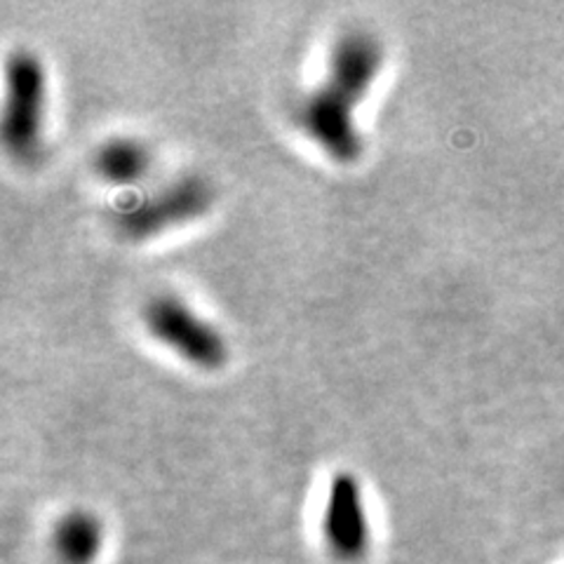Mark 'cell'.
Returning a JSON list of instances; mask_svg holds the SVG:
<instances>
[{"mask_svg":"<svg viewBox=\"0 0 564 564\" xmlns=\"http://www.w3.org/2000/svg\"><path fill=\"white\" fill-rule=\"evenodd\" d=\"M212 205L215 186L203 174H182L155 191L118 203L113 226L122 238L144 242L205 217Z\"/></svg>","mask_w":564,"mask_h":564,"instance_id":"1","label":"cell"},{"mask_svg":"<svg viewBox=\"0 0 564 564\" xmlns=\"http://www.w3.org/2000/svg\"><path fill=\"white\" fill-rule=\"evenodd\" d=\"M141 325L151 339L200 372H217L231 356L224 334L176 294H153L141 308Z\"/></svg>","mask_w":564,"mask_h":564,"instance_id":"3","label":"cell"},{"mask_svg":"<svg viewBox=\"0 0 564 564\" xmlns=\"http://www.w3.org/2000/svg\"><path fill=\"white\" fill-rule=\"evenodd\" d=\"M325 536L341 560H358L367 551V513L356 475L337 473L332 478L325 508Z\"/></svg>","mask_w":564,"mask_h":564,"instance_id":"5","label":"cell"},{"mask_svg":"<svg viewBox=\"0 0 564 564\" xmlns=\"http://www.w3.org/2000/svg\"><path fill=\"white\" fill-rule=\"evenodd\" d=\"M383 64L386 47L372 31H344L329 47L327 78L317 87L346 109L356 111V106L372 90Z\"/></svg>","mask_w":564,"mask_h":564,"instance_id":"4","label":"cell"},{"mask_svg":"<svg viewBox=\"0 0 564 564\" xmlns=\"http://www.w3.org/2000/svg\"><path fill=\"white\" fill-rule=\"evenodd\" d=\"M101 522L87 510L64 516L55 529V549L66 564H90L101 551Z\"/></svg>","mask_w":564,"mask_h":564,"instance_id":"7","label":"cell"},{"mask_svg":"<svg viewBox=\"0 0 564 564\" xmlns=\"http://www.w3.org/2000/svg\"><path fill=\"white\" fill-rule=\"evenodd\" d=\"M153 167V151L137 137H111L93 155V170L111 186H137Z\"/></svg>","mask_w":564,"mask_h":564,"instance_id":"6","label":"cell"},{"mask_svg":"<svg viewBox=\"0 0 564 564\" xmlns=\"http://www.w3.org/2000/svg\"><path fill=\"white\" fill-rule=\"evenodd\" d=\"M47 74L35 52L12 50L6 62V104L0 137L20 163H33L43 149Z\"/></svg>","mask_w":564,"mask_h":564,"instance_id":"2","label":"cell"}]
</instances>
